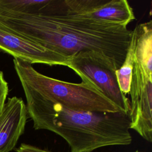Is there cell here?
<instances>
[{
	"label": "cell",
	"instance_id": "cell-1",
	"mask_svg": "<svg viewBox=\"0 0 152 152\" xmlns=\"http://www.w3.org/2000/svg\"><path fill=\"white\" fill-rule=\"evenodd\" d=\"M0 19L20 36L70 57L83 50L102 53L119 69L125 58L132 30L76 15L1 14Z\"/></svg>",
	"mask_w": 152,
	"mask_h": 152
},
{
	"label": "cell",
	"instance_id": "cell-2",
	"mask_svg": "<svg viewBox=\"0 0 152 152\" xmlns=\"http://www.w3.org/2000/svg\"><path fill=\"white\" fill-rule=\"evenodd\" d=\"M21 84L34 129L59 135L71 152H92L103 147L131 144L129 112L73 110L44 97L26 84Z\"/></svg>",
	"mask_w": 152,
	"mask_h": 152
},
{
	"label": "cell",
	"instance_id": "cell-3",
	"mask_svg": "<svg viewBox=\"0 0 152 152\" xmlns=\"http://www.w3.org/2000/svg\"><path fill=\"white\" fill-rule=\"evenodd\" d=\"M14 67L20 83H24L43 96L65 107L76 111L121 112L93 84L82 81L72 83L45 75L32 64L13 59Z\"/></svg>",
	"mask_w": 152,
	"mask_h": 152
},
{
	"label": "cell",
	"instance_id": "cell-4",
	"mask_svg": "<svg viewBox=\"0 0 152 152\" xmlns=\"http://www.w3.org/2000/svg\"><path fill=\"white\" fill-rule=\"evenodd\" d=\"M68 67L81 78L93 84L121 112H129L130 100L121 90L113 62L97 52L83 50L71 56Z\"/></svg>",
	"mask_w": 152,
	"mask_h": 152
},
{
	"label": "cell",
	"instance_id": "cell-5",
	"mask_svg": "<svg viewBox=\"0 0 152 152\" xmlns=\"http://www.w3.org/2000/svg\"><path fill=\"white\" fill-rule=\"evenodd\" d=\"M130 89V129L152 141V75L134 59Z\"/></svg>",
	"mask_w": 152,
	"mask_h": 152
},
{
	"label": "cell",
	"instance_id": "cell-6",
	"mask_svg": "<svg viewBox=\"0 0 152 152\" xmlns=\"http://www.w3.org/2000/svg\"><path fill=\"white\" fill-rule=\"evenodd\" d=\"M65 14L127 27L135 20L126 0H64Z\"/></svg>",
	"mask_w": 152,
	"mask_h": 152
},
{
	"label": "cell",
	"instance_id": "cell-7",
	"mask_svg": "<svg viewBox=\"0 0 152 152\" xmlns=\"http://www.w3.org/2000/svg\"><path fill=\"white\" fill-rule=\"evenodd\" d=\"M0 50L31 64L68 66L70 57L65 56L32 42L15 32L0 19Z\"/></svg>",
	"mask_w": 152,
	"mask_h": 152
},
{
	"label": "cell",
	"instance_id": "cell-8",
	"mask_svg": "<svg viewBox=\"0 0 152 152\" xmlns=\"http://www.w3.org/2000/svg\"><path fill=\"white\" fill-rule=\"evenodd\" d=\"M28 118L26 106L21 98L7 99L0 115V152H10L23 134Z\"/></svg>",
	"mask_w": 152,
	"mask_h": 152
},
{
	"label": "cell",
	"instance_id": "cell-9",
	"mask_svg": "<svg viewBox=\"0 0 152 152\" xmlns=\"http://www.w3.org/2000/svg\"><path fill=\"white\" fill-rule=\"evenodd\" d=\"M134 30L135 34L134 59L147 74L152 75V21L141 23Z\"/></svg>",
	"mask_w": 152,
	"mask_h": 152
},
{
	"label": "cell",
	"instance_id": "cell-10",
	"mask_svg": "<svg viewBox=\"0 0 152 152\" xmlns=\"http://www.w3.org/2000/svg\"><path fill=\"white\" fill-rule=\"evenodd\" d=\"M52 0H0L1 14H42Z\"/></svg>",
	"mask_w": 152,
	"mask_h": 152
},
{
	"label": "cell",
	"instance_id": "cell-11",
	"mask_svg": "<svg viewBox=\"0 0 152 152\" xmlns=\"http://www.w3.org/2000/svg\"><path fill=\"white\" fill-rule=\"evenodd\" d=\"M135 43L134 30H132L131 38L127 48L125 58L121 67L116 71V76L119 87L121 91L126 94L129 93L131 75L134 66V53Z\"/></svg>",
	"mask_w": 152,
	"mask_h": 152
},
{
	"label": "cell",
	"instance_id": "cell-12",
	"mask_svg": "<svg viewBox=\"0 0 152 152\" xmlns=\"http://www.w3.org/2000/svg\"><path fill=\"white\" fill-rule=\"evenodd\" d=\"M8 91V84L4 78L3 72L0 71V115L7 100Z\"/></svg>",
	"mask_w": 152,
	"mask_h": 152
},
{
	"label": "cell",
	"instance_id": "cell-13",
	"mask_svg": "<svg viewBox=\"0 0 152 152\" xmlns=\"http://www.w3.org/2000/svg\"><path fill=\"white\" fill-rule=\"evenodd\" d=\"M17 152H51L45 149H42L37 147L22 143L18 148L16 149Z\"/></svg>",
	"mask_w": 152,
	"mask_h": 152
},
{
	"label": "cell",
	"instance_id": "cell-14",
	"mask_svg": "<svg viewBox=\"0 0 152 152\" xmlns=\"http://www.w3.org/2000/svg\"><path fill=\"white\" fill-rule=\"evenodd\" d=\"M134 152H140V151H134Z\"/></svg>",
	"mask_w": 152,
	"mask_h": 152
}]
</instances>
